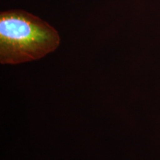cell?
<instances>
[{"instance_id":"obj_1","label":"cell","mask_w":160,"mask_h":160,"mask_svg":"<svg viewBox=\"0 0 160 160\" xmlns=\"http://www.w3.org/2000/svg\"><path fill=\"white\" fill-rule=\"evenodd\" d=\"M53 26L22 10L0 13V63L16 65L37 61L53 53L60 45Z\"/></svg>"}]
</instances>
